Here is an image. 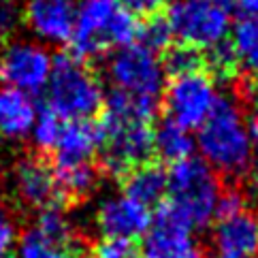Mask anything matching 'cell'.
<instances>
[{"label": "cell", "instance_id": "25", "mask_svg": "<svg viewBox=\"0 0 258 258\" xmlns=\"http://www.w3.org/2000/svg\"><path fill=\"white\" fill-rule=\"evenodd\" d=\"M171 41H173V32L169 28L167 17H162V15L145 17V22L139 26L137 43L143 45L145 49H150L154 53L167 51L171 47Z\"/></svg>", "mask_w": 258, "mask_h": 258}, {"label": "cell", "instance_id": "17", "mask_svg": "<svg viewBox=\"0 0 258 258\" xmlns=\"http://www.w3.org/2000/svg\"><path fill=\"white\" fill-rule=\"evenodd\" d=\"M122 195L147 209H152L154 205L160 207L162 201L167 199V171L154 162L139 164L124 177Z\"/></svg>", "mask_w": 258, "mask_h": 258}, {"label": "cell", "instance_id": "32", "mask_svg": "<svg viewBox=\"0 0 258 258\" xmlns=\"http://www.w3.org/2000/svg\"><path fill=\"white\" fill-rule=\"evenodd\" d=\"M233 7L243 17H256L258 15V0H233Z\"/></svg>", "mask_w": 258, "mask_h": 258}, {"label": "cell", "instance_id": "34", "mask_svg": "<svg viewBox=\"0 0 258 258\" xmlns=\"http://www.w3.org/2000/svg\"><path fill=\"white\" fill-rule=\"evenodd\" d=\"M209 3L218 5L220 9H224V11H230V9H233V0H209Z\"/></svg>", "mask_w": 258, "mask_h": 258}, {"label": "cell", "instance_id": "31", "mask_svg": "<svg viewBox=\"0 0 258 258\" xmlns=\"http://www.w3.org/2000/svg\"><path fill=\"white\" fill-rule=\"evenodd\" d=\"M115 3L135 17H152L158 15L164 0H115Z\"/></svg>", "mask_w": 258, "mask_h": 258}, {"label": "cell", "instance_id": "5", "mask_svg": "<svg viewBox=\"0 0 258 258\" xmlns=\"http://www.w3.org/2000/svg\"><path fill=\"white\" fill-rule=\"evenodd\" d=\"M47 109L62 122H88L105 105V88L88 62L73 53L53 60L49 84L45 88Z\"/></svg>", "mask_w": 258, "mask_h": 258}, {"label": "cell", "instance_id": "20", "mask_svg": "<svg viewBox=\"0 0 258 258\" xmlns=\"http://www.w3.org/2000/svg\"><path fill=\"white\" fill-rule=\"evenodd\" d=\"M34 230L51 245L73 247V243H75V222L62 205H53L49 209L39 211Z\"/></svg>", "mask_w": 258, "mask_h": 258}, {"label": "cell", "instance_id": "10", "mask_svg": "<svg viewBox=\"0 0 258 258\" xmlns=\"http://www.w3.org/2000/svg\"><path fill=\"white\" fill-rule=\"evenodd\" d=\"M139 258H207L197 243L195 230L164 205L156 209L152 226L143 237Z\"/></svg>", "mask_w": 258, "mask_h": 258}, {"label": "cell", "instance_id": "29", "mask_svg": "<svg viewBox=\"0 0 258 258\" xmlns=\"http://www.w3.org/2000/svg\"><path fill=\"white\" fill-rule=\"evenodd\" d=\"M239 67L237 56L233 51V45L230 43H220L218 47L209 49V69L216 73L218 77H228L230 73H235V69Z\"/></svg>", "mask_w": 258, "mask_h": 258}, {"label": "cell", "instance_id": "22", "mask_svg": "<svg viewBox=\"0 0 258 258\" xmlns=\"http://www.w3.org/2000/svg\"><path fill=\"white\" fill-rule=\"evenodd\" d=\"M17 258H86L75 247H58L36 233L34 228L26 230L17 241Z\"/></svg>", "mask_w": 258, "mask_h": 258}, {"label": "cell", "instance_id": "8", "mask_svg": "<svg viewBox=\"0 0 258 258\" xmlns=\"http://www.w3.org/2000/svg\"><path fill=\"white\" fill-rule=\"evenodd\" d=\"M53 60L49 47L34 39H13L0 47V88L41 94L49 84Z\"/></svg>", "mask_w": 258, "mask_h": 258}, {"label": "cell", "instance_id": "28", "mask_svg": "<svg viewBox=\"0 0 258 258\" xmlns=\"http://www.w3.org/2000/svg\"><path fill=\"white\" fill-rule=\"evenodd\" d=\"M22 26V9L17 0H0V47L13 41Z\"/></svg>", "mask_w": 258, "mask_h": 258}, {"label": "cell", "instance_id": "14", "mask_svg": "<svg viewBox=\"0 0 258 258\" xmlns=\"http://www.w3.org/2000/svg\"><path fill=\"white\" fill-rule=\"evenodd\" d=\"M211 247L216 258H258V216L245 209L233 218L218 220Z\"/></svg>", "mask_w": 258, "mask_h": 258}, {"label": "cell", "instance_id": "9", "mask_svg": "<svg viewBox=\"0 0 258 258\" xmlns=\"http://www.w3.org/2000/svg\"><path fill=\"white\" fill-rule=\"evenodd\" d=\"M218 96L220 92L216 90L214 79L203 71L173 77L162 94L169 119L188 128V131L201 128L207 122V117L218 103Z\"/></svg>", "mask_w": 258, "mask_h": 258}, {"label": "cell", "instance_id": "16", "mask_svg": "<svg viewBox=\"0 0 258 258\" xmlns=\"http://www.w3.org/2000/svg\"><path fill=\"white\" fill-rule=\"evenodd\" d=\"M39 115L34 98L11 88H0V139L24 141Z\"/></svg>", "mask_w": 258, "mask_h": 258}, {"label": "cell", "instance_id": "15", "mask_svg": "<svg viewBox=\"0 0 258 258\" xmlns=\"http://www.w3.org/2000/svg\"><path fill=\"white\" fill-rule=\"evenodd\" d=\"M103 145V131L94 119L88 122H64L58 145L53 150V164L92 162Z\"/></svg>", "mask_w": 258, "mask_h": 258}, {"label": "cell", "instance_id": "13", "mask_svg": "<svg viewBox=\"0 0 258 258\" xmlns=\"http://www.w3.org/2000/svg\"><path fill=\"white\" fill-rule=\"evenodd\" d=\"M11 190L20 205L34 211L60 205L62 201L53 169L36 156H26L15 162L11 171Z\"/></svg>", "mask_w": 258, "mask_h": 258}, {"label": "cell", "instance_id": "23", "mask_svg": "<svg viewBox=\"0 0 258 258\" xmlns=\"http://www.w3.org/2000/svg\"><path fill=\"white\" fill-rule=\"evenodd\" d=\"M203 67V56L201 51L195 47H188V45H175L164 51L162 58V69L164 73L173 79V77H181V75H190V73H197Z\"/></svg>", "mask_w": 258, "mask_h": 258}, {"label": "cell", "instance_id": "26", "mask_svg": "<svg viewBox=\"0 0 258 258\" xmlns=\"http://www.w3.org/2000/svg\"><path fill=\"white\" fill-rule=\"evenodd\" d=\"M20 241V228L11 207L0 192V256H11V250Z\"/></svg>", "mask_w": 258, "mask_h": 258}, {"label": "cell", "instance_id": "4", "mask_svg": "<svg viewBox=\"0 0 258 258\" xmlns=\"http://www.w3.org/2000/svg\"><path fill=\"white\" fill-rule=\"evenodd\" d=\"M222 186L216 171L197 156L167 171V199L162 203L192 230L207 228L216 220Z\"/></svg>", "mask_w": 258, "mask_h": 258}, {"label": "cell", "instance_id": "6", "mask_svg": "<svg viewBox=\"0 0 258 258\" xmlns=\"http://www.w3.org/2000/svg\"><path fill=\"white\" fill-rule=\"evenodd\" d=\"M105 71L113 92L137 100L154 113L158 111L160 98L167 88V73L162 69L158 53L145 49L139 43H133L113 51L107 60Z\"/></svg>", "mask_w": 258, "mask_h": 258}, {"label": "cell", "instance_id": "3", "mask_svg": "<svg viewBox=\"0 0 258 258\" xmlns=\"http://www.w3.org/2000/svg\"><path fill=\"white\" fill-rule=\"evenodd\" d=\"M141 22L124 11L115 0H79L71 53L79 60L98 58L111 49L137 43Z\"/></svg>", "mask_w": 258, "mask_h": 258}, {"label": "cell", "instance_id": "18", "mask_svg": "<svg viewBox=\"0 0 258 258\" xmlns=\"http://www.w3.org/2000/svg\"><path fill=\"white\" fill-rule=\"evenodd\" d=\"M195 147L197 143L192 133L173 119L167 117L158 126H154V154H158L164 162L177 164L181 160H188L192 158Z\"/></svg>", "mask_w": 258, "mask_h": 258}, {"label": "cell", "instance_id": "1", "mask_svg": "<svg viewBox=\"0 0 258 258\" xmlns=\"http://www.w3.org/2000/svg\"><path fill=\"white\" fill-rule=\"evenodd\" d=\"M154 111L119 92L105 96L103 105V171L113 177H126L135 167L150 162L154 154Z\"/></svg>", "mask_w": 258, "mask_h": 258}, {"label": "cell", "instance_id": "33", "mask_svg": "<svg viewBox=\"0 0 258 258\" xmlns=\"http://www.w3.org/2000/svg\"><path fill=\"white\" fill-rule=\"evenodd\" d=\"M247 131H250V139H252V143L258 147V111L252 115L250 124H247Z\"/></svg>", "mask_w": 258, "mask_h": 258}, {"label": "cell", "instance_id": "7", "mask_svg": "<svg viewBox=\"0 0 258 258\" xmlns=\"http://www.w3.org/2000/svg\"><path fill=\"white\" fill-rule=\"evenodd\" d=\"M164 17L173 39L195 49H214L230 32L228 11L209 0H173Z\"/></svg>", "mask_w": 258, "mask_h": 258}, {"label": "cell", "instance_id": "19", "mask_svg": "<svg viewBox=\"0 0 258 258\" xmlns=\"http://www.w3.org/2000/svg\"><path fill=\"white\" fill-rule=\"evenodd\" d=\"M51 169H53V177H56L62 199L81 201V199H88L98 188L100 173L92 162L53 164Z\"/></svg>", "mask_w": 258, "mask_h": 258}, {"label": "cell", "instance_id": "36", "mask_svg": "<svg viewBox=\"0 0 258 258\" xmlns=\"http://www.w3.org/2000/svg\"><path fill=\"white\" fill-rule=\"evenodd\" d=\"M0 258H13V256H0Z\"/></svg>", "mask_w": 258, "mask_h": 258}, {"label": "cell", "instance_id": "35", "mask_svg": "<svg viewBox=\"0 0 258 258\" xmlns=\"http://www.w3.org/2000/svg\"><path fill=\"white\" fill-rule=\"evenodd\" d=\"M254 190H256V195H258V171L254 173Z\"/></svg>", "mask_w": 258, "mask_h": 258}, {"label": "cell", "instance_id": "30", "mask_svg": "<svg viewBox=\"0 0 258 258\" xmlns=\"http://www.w3.org/2000/svg\"><path fill=\"white\" fill-rule=\"evenodd\" d=\"M245 211V199L237 188H226L222 190V195L218 199V207H216V220H226L233 218L237 214Z\"/></svg>", "mask_w": 258, "mask_h": 258}, {"label": "cell", "instance_id": "2", "mask_svg": "<svg viewBox=\"0 0 258 258\" xmlns=\"http://www.w3.org/2000/svg\"><path fill=\"white\" fill-rule=\"evenodd\" d=\"M195 143L201 160L207 162L216 175L241 177L254 162V143L250 131L233 96L220 94L207 122L199 128Z\"/></svg>", "mask_w": 258, "mask_h": 258}, {"label": "cell", "instance_id": "21", "mask_svg": "<svg viewBox=\"0 0 258 258\" xmlns=\"http://www.w3.org/2000/svg\"><path fill=\"white\" fill-rule=\"evenodd\" d=\"M233 51L237 62L258 77V15L241 17L233 26Z\"/></svg>", "mask_w": 258, "mask_h": 258}, {"label": "cell", "instance_id": "27", "mask_svg": "<svg viewBox=\"0 0 258 258\" xmlns=\"http://www.w3.org/2000/svg\"><path fill=\"white\" fill-rule=\"evenodd\" d=\"M92 258H139V247L128 239L100 237L92 247Z\"/></svg>", "mask_w": 258, "mask_h": 258}, {"label": "cell", "instance_id": "11", "mask_svg": "<svg viewBox=\"0 0 258 258\" xmlns=\"http://www.w3.org/2000/svg\"><path fill=\"white\" fill-rule=\"evenodd\" d=\"M79 0H26L22 24L41 45H69Z\"/></svg>", "mask_w": 258, "mask_h": 258}, {"label": "cell", "instance_id": "24", "mask_svg": "<svg viewBox=\"0 0 258 258\" xmlns=\"http://www.w3.org/2000/svg\"><path fill=\"white\" fill-rule=\"evenodd\" d=\"M62 126H64V122L53 111H49L47 107H45L43 111H39L32 131H30V139H32L36 150L39 152H53L56 150L58 139L62 135Z\"/></svg>", "mask_w": 258, "mask_h": 258}, {"label": "cell", "instance_id": "12", "mask_svg": "<svg viewBox=\"0 0 258 258\" xmlns=\"http://www.w3.org/2000/svg\"><path fill=\"white\" fill-rule=\"evenodd\" d=\"M152 209L139 205L126 195L103 197L94 211V226L100 237H117L128 241L143 239L152 226Z\"/></svg>", "mask_w": 258, "mask_h": 258}]
</instances>
